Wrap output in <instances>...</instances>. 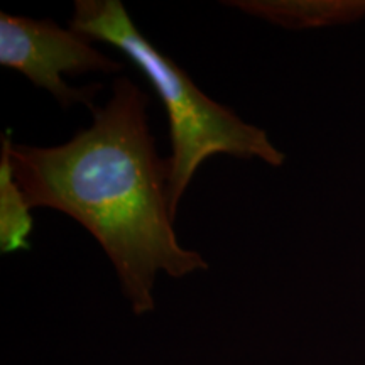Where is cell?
Instances as JSON below:
<instances>
[{"mask_svg": "<svg viewBox=\"0 0 365 365\" xmlns=\"http://www.w3.org/2000/svg\"><path fill=\"white\" fill-rule=\"evenodd\" d=\"M149 95L117 76L91 124L58 145L11 144L17 185L33 208H51L80 223L110 259L132 312L156 308L154 284L207 271L175 232L168 182L170 163L149 127Z\"/></svg>", "mask_w": 365, "mask_h": 365, "instance_id": "6da1fadb", "label": "cell"}, {"mask_svg": "<svg viewBox=\"0 0 365 365\" xmlns=\"http://www.w3.org/2000/svg\"><path fill=\"white\" fill-rule=\"evenodd\" d=\"M68 27L95 43L113 46L139 70L161 100L170 122L171 215L203 161L217 154L237 159H261L279 168L286 154L267 132L242 120L234 110L203 93L190 75L137 29L120 0H76Z\"/></svg>", "mask_w": 365, "mask_h": 365, "instance_id": "7a4b0ae2", "label": "cell"}, {"mask_svg": "<svg viewBox=\"0 0 365 365\" xmlns=\"http://www.w3.org/2000/svg\"><path fill=\"white\" fill-rule=\"evenodd\" d=\"M95 41L68 27L63 29L53 19H31L0 12V65L19 71L38 88L56 98L63 108L85 105L93 110L102 83L73 88L63 76L86 73L117 75L120 61L98 51Z\"/></svg>", "mask_w": 365, "mask_h": 365, "instance_id": "3957f363", "label": "cell"}, {"mask_svg": "<svg viewBox=\"0 0 365 365\" xmlns=\"http://www.w3.org/2000/svg\"><path fill=\"white\" fill-rule=\"evenodd\" d=\"M223 6L286 29L349 24L365 17V0H225Z\"/></svg>", "mask_w": 365, "mask_h": 365, "instance_id": "277c9868", "label": "cell"}, {"mask_svg": "<svg viewBox=\"0 0 365 365\" xmlns=\"http://www.w3.org/2000/svg\"><path fill=\"white\" fill-rule=\"evenodd\" d=\"M12 130L2 134L0 150V252L14 254L31 247L29 235L34 228L31 207L17 185L11 161Z\"/></svg>", "mask_w": 365, "mask_h": 365, "instance_id": "5b68a950", "label": "cell"}]
</instances>
